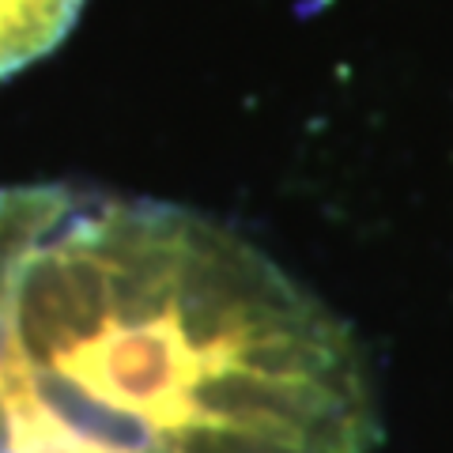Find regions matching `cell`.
Here are the masks:
<instances>
[{
    "label": "cell",
    "instance_id": "cell-1",
    "mask_svg": "<svg viewBox=\"0 0 453 453\" xmlns=\"http://www.w3.org/2000/svg\"><path fill=\"white\" fill-rule=\"evenodd\" d=\"M356 340L196 211L61 189L0 310V453H371Z\"/></svg>",
    "mask_w": 453,
    "mask_h": 453
},
{
    "label": "cell",
    "instance_id": "cell-2",
    "mask_svg": "<svg viewBox=\"0 0 453 453\" xmlns=\"http://www.w3.org/2000/svg\"><path fill=\"white\" fill-rule=\"evenodd\" d=\"M80 8L83 0H0V80L57 50Z\"/></svg>",
    "mask_w": 453,
    "mask_h": 453
}]
</instances>
